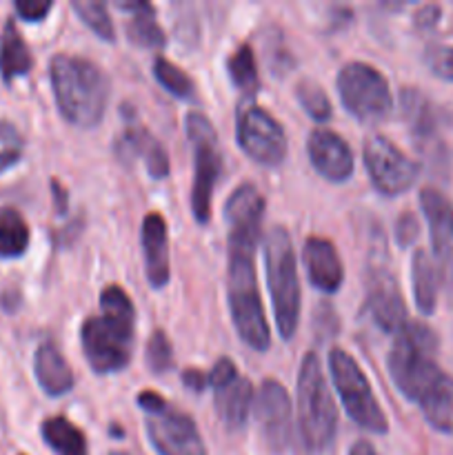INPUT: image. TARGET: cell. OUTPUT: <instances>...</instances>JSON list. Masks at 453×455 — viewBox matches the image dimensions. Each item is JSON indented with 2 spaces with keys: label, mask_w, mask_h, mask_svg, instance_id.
Here are the masks:
<instances>
[{
  "label": "cell",
  "mask_w": 453,
  "mask_h": 455,
  "mask_svg": "<svg viewBox=\"0 0 453 455\" xmlns=\"http://www.w3.org/2000/svg\"><path fill=\"white\" fill-rule=\"evenodd\" d=\"M100 315L80 327V342L89 367L96 373H114L129 364L136 336V309L123 287L109 284L100 293Z\"/></svg>",
  "instance_id": "obj_1"
},
{
  "label": "cell",
  "mask_w": 453,
  "mask_h": 455,
  "mask_svg": "<svg viewBox=\"0 0 453 455\" xmlns=\"http://www.w3.org/2000/svg\"><path fill=\"white\" fill-rule=\"evenodd\" d=\"M53 98L67 123L80 129L96 127L111 96L109 76L93 60L74 53H56L49 65Z\"/></svg>",
  "instance_id": "obj_2"
},
{
  "label": "cell",
  "mask_w": 453,
  "mask_h": 455,
  "mask_svg": "<svg viewBox=\"0 0 453 455\" xmlns=\"http://www.w3.org/2000/svg\"><path fill=\"white\" fill-rule=\"evenodd\" d=\"M256 247L249 243H229L226 298L234 327L240 340L253 351H266L271 345L269 324L262 309L256 275Z\"/></svg>",
  "instance_id": "obj_3"
},
{
  "label": "cell",
  "mask_w": 453,
  "mask_h": 455,
  "mask_svg": "<svg viewBox=\"0 0 453 455\" xmlns=\"http://www.w3.org/2000/svg\"><path fill=\"white\" fill-rule=\"evenodd\" d=\"M438 336L425 323H407L393 338L386 367L400 394L411 403H420L422 395L442 378V369L435 363Z\"/></svg>",
  "instance_id": "obj_4"
},
{
  "label": "cell",
  "mask_w": 453,
  "mask_h": 455,
  "mask_svg": "<svg viewBox=\"0 0 453 455\" xmlns=\"http://www.w3.org/2000/svg\"><path fill=\"white\" fill-rule=\"evenodd\" d=\"M298 431L305 447L314 453H322L336 438L338 409L329 391L320 358L309 351L302 358L298 373Z\"/></svg>",
  "instance_id": "obj_5"
},
{
  "label": "cell",
  "mask_w": 453,
  "mask_h": 455,
  "mask_svg": "<svg viewBox=\"0 0 453 455\" xmlns=\"http://www.w3.org/2000/svg\"><path fill=\"white\" fill-rule=\"evenodd\" d=\"M265 269L278 331L284 340H291L300 320V283L293 243L287 229L274 227L265 240Z\"/></svg>",
  "instance_id": "obj_6"
},
{
  "label": "cell",
  "mask_w": 453,
  "mask_h": 455,
  "mask_svg": "<svg viewBox=\"0 0 453 455\" xmlns=\"http://www.w3.org/2000/svg\"><path fill=\"white\" fill-rule=\"evenodd\" d=\"M329 371H331L333 387H336L351 420L369 434H386L389 422H386L385 411L354 355H349V351L340 349V347H333L329 354Z\"/></svg>",
  "instance_id": "obj_7"
},
{
  "label": "cell",
  "mask_w": 453,
  "mask_h": 455,
  "mask_svg": "<svg viewBox=\"0 0 453 455\" xmlns=\"http://www.w3.org/2000/svg\"><path fill=\"white\" fill-rule=\"evenodd\" d=\"M187 136L194 147V187H191V212L200 225L211 220V198L222 173V154L218 133L209 118L200 111L187 114Z\"/></svg>",
  "instance_id": "obj_8"
},
{
  "label": "cell",
  "mask_w": 453,
  "mask_h": 455,
  "mask_svg": "<svg viewBox=\"0 0 453 455\" xmlns=\"http://www.w3.org/2000/svg\"><path fill=\"white\" fill-rule=\"evenodd\" d=\"M336 84L345 109L362 123L382 120L393 105L386 78L367 62H346L338 74Z\"/></svg>",
  "instance_id": "obj_9"
},
{
  "label": "cell",
  "mask_w": 453,
  "mask_h": 455,
  "mask_svg": "<svg viewBox=\"0 0 453 455\" xmlns=\"http://www.w3.org/2000/svg\"><path fill=\"white\" fill-rule=\"evenodd\" d=\"M235 140L253 163L265 167H275L287 158L289 145L282 124L258 105L240 107L235 120Z\"/></svg>",
  "instance_id": "obj_10"
},
{
  "label": "cell",
  "mask_w": 453,
  "mask_h": 455,
  "mask_svg": "<svg viewBox=\"0 0 453 455\" xmlns=\"http://www.w3.org/2000/svg\"><path fill=\"white\" fill-rule=\"evenodd\" d=\"M364 167H367L371 185L380 191L382 196H395L404 194L411 189L413 182L417 180L420 167L413 163L395 142H391L386 136L373 133L364 140Z\"/></svg>",
  "instance_id": "obj_11"
},
{
  "label": "cell",
  "mask_w": 453,
  "mask_h": 455,
  "mask_svg": "<svg viewBox=\"0 0 453 455\" xmlns=\"http://www.w3.org/2000/svg\"><path fill=\"white\" fill-rule=\"evenodd\" d=\"M147 438L158 455H207L194 418L167 403L147 413Z\"/></svg>",
  "instance_id": "obj_12"
},
{
  "label": "cell",
  "mask_w": 453,
  "mask_h": 455,
  "mask_svg": "<svg viewBox=\"0 0 453 455\" xmlns=\"http://www.w3.org/2000/svg\"><path fill=\"white\" fill-rule=\"evenodd\" d=\"M209 387L213 389V404L222 425L240 431L249 420L253 404V387L238 373L234 360L220 358L209 371Z\"/></svg>",
  "instance_id": "obj_13"
},
{
  "label": "cell",
  "mask_w": 453,
  "mask_h": 455,
  "mask_svg": "<svg viewBox=\"0 0 453 455\" xmlns=\"http://www.w3.org/2000/svg\"><path fill=\"white\" fill-rule=\"evenodd\" d=\"M256 418L262 435L274 451H284L291 444L293 409L287 389L278 380L269 378L260 385L256 398Z\"/></svg>",
  "instance_id": "obj_14"
},
{
  "label": "cell",
  "mask_w": 453,
  "mask_h": 455,
  "mask_svg": "<svg viewBox=\"0 0 453 455\" xmlns=\"http://www.w3.org/2000/svg\"><path fill=\"white\" fill-rule=\"evenodd\" d=\"M420 207L426 218L440 278L453 287V204L442 191L426 187L420 191Z\"/></svg>",
  "instance_id": "obj_15"
},
{
  "label": "cell",
  "mask_w": 453,
  "mask_h": 455,
  "mask_svg": "<svg viewBox=\"0 0 453 455\" xmlns=\"http://www.w3.org/2000/svg\"><path fill=\"white\" fill-rule=\"evenodd\" d=\"M265 196L256 185L242 182L235 187L225 204V220L229 227V243H260Z\"/></svg>",
  "instance_id": "obj_16"
},
{
  "label": "cell",
  "mask_w": 453,
  "mask_h": 455,
  "mask_svg": "<svg viewBox=\"0 0 453 455\" xmlns=\"http://www.w3.org/2000/svg\"><path fill=\"white\" fill-rule=\"evenodd\" d=\"M311 167L329 182H345L354 173V151L345 138L327 127H315L306 138Z\"/></svg>",
  "instance_id": "obj_17"
},
{
  "label": "cell",
  "mask_w": 453,
  "mask_h": 455,
  "mask_svg": "<svg viewBox=\"0 0 453 455\" xmlns=\"http://www.w3.org/2000/svg\"><path fill=\"white\" fill-rule=\"evenodd\" d=\"M367 309L373 323L386 333H398L407 320V305L400 293L398 280L389 269H373L367 284Z\"/></svg>",
  "instance_id": "obj_18"
},
{
  "label": "cell",
  "mask_w": 453,
  "mask_h": 455,
  "mask_svg": "<svg viewBox=\"0 0 453 455\" xmlns=\"http://www.w3.org/2000/svg\"><path fill=\"white\" fill-rule=\"evenodd\" d=\"M115 154L123 163L140 158L145 163L147 173L155 180L169 176V156L167 149L158 142V138L142 124L131 123L124 132L115 138Z\"/></svg>",
  "instance_id": "obj_19"
},
{
  "label": "cell",
  "mask_w": 453,
  "mask_h": 455,
  "mask_svg": "<svg viewBox=\"0 0 453 455\" xmlns=\"http://www.w3.org/2000/svg\"><path fill=\"white\" fill-rule=\"evenodd\" d=\"M302 262H305L309 283L322 293H336L345 280V267H342L340 253L336 244L320 235L306 238L302 249Z\"/></svg>",
  "instance_id": "obj_20"
},
{
  "label": "cell",
  "mask_w": 453,
  "mask_h": 455,
  "mask_svg": "<svg viewBox=\"0 0 453 455\" xmlns=\"http://www.w3.org/2000/svg\"><path fill=\"white\" fill-rule=\"evenodd\" d=\"M142 249H145L147 280L154 289H163L171 278L169 265V234L167 220L158 212L147 213L142 220Z\"/></svg>",
  "instance_id": "obj_21"
},
{
  "label": "cell",
  "mask_w": 453,
  "mask_h": 455,
  "mask_svg": "<svg viewBox=\"0 0 453 455\" xmlns=\"http://www.w3.org/2000/svg\"><path fill=\"white\" fill-rule=\"evenodd\" d=\"M34 373L40 389L52 395V398H60V395L69 394L74 389V371H71L62 351L52 340H44L36 349Z\"/></svg>",
  "instance_id": "obj_22"
},
{
  "label": "cell",
  "mask_w": 453,
  "mask_h": 455,
  "mask_svg": "<svg viewBox=\"0 0 453 455\" xmlns=\"http://www.w3.org/2000/svg\"><path fill=\"white\" fill-rule=\"evenodd\" d=\"M411 283L413 298L422 315H431L438 305V289H440V271L438 265L431 260L425 249H417L411 260Z\"/></svg>",
  "instance_id": "obj_23"
},
{
  "label": "cell",
  "mask_w": 453,
  "mask_h": 455,
  "mask_svg": "<svg viewBox=\"0 0 453 455\" xmlns=\"http://www.w3.org/2000/svg\"><path fill=\"white\" fill-rule=\"evenodd\" d=\"M118 9L131 13L127 22V36L133 44L145 49H160L167 43L163 27L155 20V12L149 3H115Z\"/></svg>",
  "instance_id": "obj_24"
},
{
  "label": "cell",
  "mask_w": 453,
  "mask_h": 455,
  "mask_svg": "<svg viewBox=\"0 0 453 455\" xmlns=\"http://www.w3.org/2000/svg\"><path fill=\"white\" fill-rule=\"evenodd\" d=\"M422 416L440 434H453V378L442 373L438 382L422 395Z\"/></svg>",
  "instance_id": "obj_25"
},
{
  "label": "cell",
  "mask_w": 453,
  "mask_h": 455,
  "mask_svg": "<svg viewBox=\"0 0 453 455\" xmlns=\"http://www.w3.org/2000/svg\"><path fill=\"white\" fill-rule=\"evenodd\" d=\"M31 67H34V58H31L25 38L18 31L16 22L7 20L3 49H0V74H3V80L12 83V80L22 78V76L29 74Z\"/></svg>",
  "instance_id": "obj_26"
},
{
  "label": "cell",
  "mask_w": 453,
  "mask_h": 455,
  "mask_svg": "<svg viewBox=\"0 0 453 455\" xmlns=\"http://www.w3.org/2000/svg\"><path fill=\"white\" fill-rule=\"evenodd\" d=\"M44 444L56 455H89L87 438L71 420L62 416H52L40 425Z\"/></svg>",
  "instance_id": "obj_27"
},
{
  "label": "cell",
  "mask_w": 453,
  "mask_h": 455,
  "mask_svg": "<svg viewBox=\"0 0 453 455\" xmlns=\"http://www.w3.org/2000/svg\"><path fill=\"white\" fill-rule=\"evenodd\" d=\"M31 231L22 213L13 207L0 209V260L25 256Z\"/></svg>",
  "instance_id": "obj_28"
},
{
  "label": "cell",
  "mask_w": 453,
  "mask_h": 455,
  "mask_svg": "<svg viewBox=\"0 0 453 455\" xmlns=\"http://www.w3.org/2000/svg\"><path fill=\"white\" fill-rule=\"evenodd\" d=\"M402 114L407 116L409 124H411L413 133L417 138L431 136L435 127L433 120V109H431V102L422 96L416 89H404L402 92Z\"/></svg>",
  "instance_id": "obj_29"
},
{
  "label": "cell",
  "mask_w": 453,
  "mask_h": 455,
  "mask_svg": "<svg viewBox=\"0 0 453 455\" xmlns=\"http://www.w3.org/2000/svg\"><path fill=\"white\" fill-rule=\"evenodd\" d=\"M226 71H229L231 83L242 92L253 93L258 89V65L253 56L251 44H240L231 58L226 60Z\"/></svg>",
  "instance_id": "obj_30"
},
{
  "label": "cell",
  "mask_w": 453,
  "mask_h": 455,
  "mask_svg": "<svg viewBox=\"0 0 453 455\" xmlns=\"http://www.w3.org/2000/svg\"><path fill=\"white\" fill-rule=\"evenodd\" d=\"M154 78L167 89L171 96L180 98V100H189L194 96V80L187 76V71H182L180 67L173 65L167 58L158 56L154 60Z\"/></svg>",
  "instance_id": "obj_31"
},
{
  "label": "cell",
  "mask_w": 453,
  "mask_h": 455,
  "mask_svg": "<svg viewBox=\"0 0 453 455\" xmlns=\"http://www.w3.org/2000/svg\"><path fill=\"white\" fill-rule=\"evenodd\" d=\"M71 7L76 9V13L80 16V20H83L89 29L96 31L98 38L107 40V43H111V40L115 38V27H114V22H111L107 4L93 3V0H74V3H71Z\"/></svg>",
  "instance_id": "obj_32"
},
{
  "label": "cell",
  "mask_w": 453,
  "mask_h": 455,
  "mask_svg": "<svg viewBox=\"0 0 453 455\" xmlns=\"http://www.w3.org/2000/svg\"><path fill=\"white\" fill-rule=\"evenodd\" d=\"M296 98L302 105V109L315 120V123H327L331 118V100L327 92L314 80H300L296 87Z\"/></svg>",
  "instance_id": "obj_33"
},
{
  "label": "cell",
  "mask_w": 453,
  "mask_h": 455,
  "mask_svg": "<svg viewBox=\"0 0 453 455\" xmlns=\"http://www.w3.org/2000/svg\"><path fill=\"white\" fill-rule=\"evenodd\" d=\"M25 154V138L9 120L0 118V173L16 167Z\"/></svg>",
  "instance_id": "obj_34"
},
{
  "label": "cell",
  "mask_w": 453,
  "mask_h": 455,
  "mask_svg": "<svg viewBox=\"0 0 453 455\" xmlns=\"http://www.w3.org/2000/svg\"><path fill=\"white\" fill-rule=\"evenodd\" d=\"M145 360L149 371L155 373V376H164V373L173 367L171 342H169L167 333H164L163 329H155V331L151 333L149 342H147Z\"/></svg>",
  "instance_id": "obj_35"
},
{
  "label": "cell",
  "mask_w": 453,
  "mask_h": 455,
  "mask_svg": "<svg viewBox=\"0 0 453 455\" xmlns=\"http://www.w3.org/2000/svg\"><path fill=\"white\" fill-rule=\"evenodd\" d=\"M425 62L438 78L453 83V44H435L425 53Z\"/></svg>",
  "instance_id": "obj_36"
},
{
  "label": "cell",
  "mask_w": 453,
  "mask_h": 455,
  "mask_svg": "<svg viewBox=\"0 0 453 455\" xmlns=\"http://www.w3.org/2000/svg\"><path fill=\"white\" fill-rule=\"evenodd\" d=\"M16 13L27 22H40L44 20L49 12L53 9L52 0H18L16 4Z\"/></svg>",
  "instance_id": "obj_37"
},
{
  "label": "cell",
  "mask_w": 453,
  "mask_h": 455,
  "mask_svg": "<svg viewBox=\"0 0 453 455\" xmlns=\"http://www.w3.org/2000/svg\"><path fill=\"white\" fill-rule=\"evenodd\" d=\"M417 234H420V222H417V218L409 212L402 213L398 218V222H395V238H398V243L402 247H409L417 238Z\"/></svg>",
  "instance_id": "obj_38"
},
{
  "label": "cell",
  "mask_w": 453,
  "mask_h": 455,
  "mask_svg": "<svg viewBox=\"0 0 453 455\" xmlns=\"http://www.w3.org/2000/svg\"><path fill=\"white\" fill-rule=\"evenodd\" d=\"M182 385L187 389L195 391V394H203L209 387V373L200 371V369H185V373H182Z\"/></svg>",
  "instance_id": "obj_39"
},
{
  "label": "cell",
  "mask_w": 453,
  "mask_h": 455,
  "mask_svg": "<svg viewBox=\"0 0 453 455\" xmlns=\"http://www.w3.org/2000/svg\"><path fill=\"white\" fill-rule=\"evenodd\" d=\"M440 20V7L438 4H425V7H420L416 12V16H413V22H416V27H422V29H429V27L438 25Z\"/></svg>",
  "instance_id": "obj_40"
},
{
  "label": "cell",
  "mask_w": 453,
  "mask_h": 455,
  "mask_svg": "<svg viewBox=\"0 0 453 455\" xmlns=\"http://www.w3.org/2000/svg\"><path fill=\"white\" fill-rule=\"evenodd\" d=\"M52 191L56 196V204H58V212L65 213L67 212V204H69V198H67V191L65 187L60 185L58 180H52Z\"/></svg>",
  "instance_id": "obj_41"
},
{
  "label": "cell",
  "mask_w": 453,
  "mask_h": 455,
  "mask_svg": "<svg viewBox=\"0 0 453 455\" xmlns=\"http://www.w3.org/2000/svg\"><path fill=\"white\" fill-rule=\"evenodd\" d=\"M349 455H378V453H376V449L367 443V440H360V443H355L354 447H351Z\"/></svg>",
  "instance_id": "obj_42"
},
{
  "label": "cell",
  "mask_w": 453,
  "mask_h": 455,
  "mask_svg": "<svg viewBox=\"0 0 453 455\" xmlns=\"http://www.w3.org/2000/svg\"><path fill=\"white\" fill-rule=\"evenodd\" d=\"M109 455H129V453H124V451H111Z\"/></svg>",
  "instance_id": "obj_43"
},
{
  "label": "cell",
  "mask_w": 453,
  "mask_h": 455,
  "mask_svg": "<svg viewBox=\"0 0 453 455\" xmlns=\"http://www.w3.org/2000/svg\"><path fill=\"white\" fill-rule=\"evenodd\" d=\"M20 455H25V453H20Z\"/></svg>",
  "instance_id": "obj_44"
}]
</instances>
